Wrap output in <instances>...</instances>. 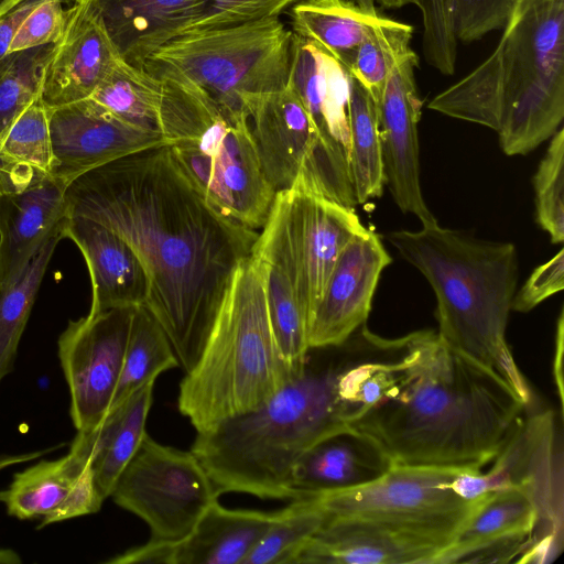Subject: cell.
<instances>
[{"label": "cell", "instance_id": "obj_1", "mask_svg": "<svg viewBox=\"0 0 564 564\" xmlns=\"http://www.w3.org/2000/svg\"><path fill=\"white\" fill-rule=\"evenodd\" d=\"M65 216L90 218L124 239L149 281L144 307L188 372L207 343L237 265L257 230L215 210L194 188L169 145L88 171L65 192Z\"/></svg>", "mask_w": 564, "mask_h": 564}, {"label": "cell", "instance_id": "obj_2", "mask_svg": "<svg viewBox=\"0 0 564 564\" xmlns=\"http://www.w3.org/2000/svg\"><path fill=\"white\" fill-rule=\"evenodd\" d=\"M528 409L497 373L435 330H419L402 337L382 394L349 429L391 467L476 473L497 457Z\"/></svg>", "mask_w": 564, "mask_h": 564}, {"label": "cell", "instance_id": "obj_3", "mask_svg": "<svg viewBox=\"0 0 564 564\" xmlns=\"http://www.w3.org/2000/svg\"><path fill=\"white\" fill-rule=\"evenodd\" d=\"M352 336L333 355L313 357L259 408L197 433L193 454L216 494L236 491L262 499H294L292 471L315 444L348 430L351 410L345 373Z\"/></svg>", "mask_w": 564, "mask_h": 564}, {"label": "cell", "instance_id": "obj_4", "mask_svg": "<svg viewBox=\"0 0 564 564\" xmlns=\"http://www.w3.org/2000/svg\"><path fill=\"white\" fill-rule=\"evenodd\" d=\"M494 52L427 108L495 130L507 155L550 139L564 118V0H513Z\"/></svg>", "mask_w": 564, "mask_h": 564}, {"label": "cell", "instance_id": "obj_5", "mask_svg": "<svg viewBox=\"0 0 564 564\" xmlns=\"http://www.w3.org/2000/svg\"><path fill=\"white\" fill-rule=\"evenodd\" d=\"M386 239L434 291L442 341L497 373L531 405L532 390L506 338L519 276L514 245L480 239L437 221L414 231H391Z\"/></svg>", "mask_w": 564, "mask_h": 564}, {"label": "cell", "instance_id": "obj_6", "mask_svg": "<svg viewBox=\"0 0 564 564\" xmlns=\"http://www.w3.org/2000/svg\"><path fill=\"white\" fill-rule=\"evenodd\" d=\"M302 367L280 352L263 273L250 254L237 265L203 352L180 384L178 410L197 433L208 431L259 408Z\"/></svg>", "mask_w": 564, "mask_h": 564}, {"label": "cell", "instance_id": "obj_7", "mask_svg": "<svg viewBox=\"0 0 564 564\" xmlns=\"http://www.w3.org/2000/svg\"><path fill=\"white\" fill-rule=\"evenodd\" d=\"M293 32L278 18L185 33L155 48L142 67L183 76L226 108L249 117L264 96L289 84Z\"/></svg>", "mask_w": 564, "mask_h": 564}, {"label": "cell", "instance_id": "obj_8", "mask_svg": "<svg viewBox=\"0 0 564 564\" xmlns=\"http://www.w3.org/2000/svg\"><path fill=\"white\" fill-rule=\"evenodd\" d=\"M169 147L182 173L215 210L249 229L263 227L275 192L263 172L247 116L207 95L193 134Z\"/></svg>", "mask_w": 564, "mask_h": 564}, {"label": "cell", "instance_id": "obj_9", "mask_svg": "<svg viewBox=\"0 0 564 564\" xmlns=\"http://www.w3.org/2000/svg\"><path fill=\"white\" fill-rule=\"evenodd\" d=\"M552 410L525 412L520 425L487 470L462 471L452 482L465 499L518 488L531 500L535 525L519 563H551L563 550L562 435Z\"/></svg>", "mask_w": 564, "mask_h": 564}, {"label": "cell", "instance_id": "obj_10", "mask_svg": "<svg viewBox=\"0 0 564 564\" xmlns=\"http://www.w3.org/2000/svg\"><path fill=\"white\" fill-rule=\"evenodd\" d=\"M459 473L390 467L359 487L313 495L326 516L388 523L454 542L485 497L459 496L452 487Z\"/></svg>", "mask_w": 564, "mask_h": 564}, {"label": "cell", "instance_id": "obj_11", "mask_svg": "<svg viewBox=\"0 0 564 564\" xmlns=\"http://www.w3.org/2000/svg\"><path fill=\"white\" fill-rule=\"evenodd\" d=\"M248 120L260 163L275 194L297 187L356 207L349 166L325 148L289 84L261 98Z\"/></svg>", "mask_w": 564, "mask_h": 564}, {"label": "cell", "instance_id": "obj_12", "mask_svg": "<svg viewBox=\"0 0 564 564\" xmlns=\"http://www.w3.org/2000/svg\"><path fill=\"white\" fill-rule=\"evenodd\" d=\"M110 497L142 519L154 541L184 538L218 500L213 481L192 451L162 445L148 434Z\"/></svg>", "mask_w": 564, "mask_h": 564}, {"label": "cell", "instance_id": "obj_13", "mask_svg": "<svg viewBox=\"0 0 564 564\" xmlns=\"http://www.w3.org/2000/svg\"><path fill=\"white\" fill-rule=\"evenodd\" d=\"M134 308L88 313L69 321L58 337V358L70 395L69 414L77 432L98 425L110 409Z\"/></svg>", "mask_w": 564, "mask_h": 564}, {"label": "cell", "instance_id": "obj_14", "mask_svg": "<svg viewBox=\"0 0 564 564\" xmlns=\"http://www.w3.org/2000/svg\"><path fill=\"white\" fill-rule=\"evenodd\" d=\"M51 175L69 184L88 171L170 142L162 134L131 126L93 98L47 109Z\"/></svg>", "mask_w": 564, "mask_h": 564}, {"label": "cell", "instance_id": "obj_15", "mask_svg": "<svg viewBox=\"0 0 564 564\" xmlns=\"http://www.w3.org/2000/svg\"><path fill=\"white\" fill-rule=\"evenodd\" d=\"M417 63L411 50L394 65L377 106L383 183L398 207L425 225L437 220L427 208L420 184L417 123L422 100L415 83Z\"/></svg>", "mask_w": 564, "mask_h": 564}, {"label": "cell", "instance_id": "obj_16", "mask_svg": "<svg viewBox=\"0 0 564 564\" xmlns=\"http://www.w3.org/2000/svg\"><path fill=\"white\" fill-rule=\"evenodd\" d=\"M391 257L379 236L365 228L343 249L308 325L310 350L339 346L361 328Z\"/></svg>", "mask_w": 564, "mask_h": 564}, {"label": "cell", "instance_id": "obj_17", "mask_svg": "<svg viewBox=\"0 0 564 564\" xmlns=\"http://www.w3.org/2000/svg\"><path fill=\"white\" fill-rule=\"evenodd\" d=\"M251 254L263 273L270 319L280 352L290 366L299 369L310 352V316L292 248L284 191L275 194Z\"/></svg>", "mask_w": 564, "mask_h": 564}, {"label": "cell", "instance_id": "obj_18", "mask_svg": "<svg viewBox=\"0 0 564 564\" xmlns=\"http://www.w3.org/2000/svg\"><path fill=\"white\" fill-rule=\"evenodd\" d=\"M452 543L398 525L325 514L293 564H434Z\"/></svg>", "mask_w": 564, "mask_h": 564}, {"label": "cell", "instance_id": "obj_19", "mask_svg": "<svg viewBox=\"0 0 564 564\" xmlns=\"http://www.w3.org/2000/svg\"><path fill=\"white\" fill-rule=\"evenodd\" d=\"M120 56L94 1L72 0L43 70L42 102L52 109L90 98Z\"/></svg>", "mask_w": 564, "mask_h": 564}, {"label": "cell", "instance_id": "obj_20", "mask_svg": "<svg viewBox=\"0 0 564 564\" xmlns=\"http://www.w3.org/2000/svg\"><path fill=\"white\" fill-rule=\"evenodd\" d=\"M275 512L229 509L213 502L193 530L176 541L149 540L107 561L111 564H243Z\"/></svg>", "mask_w": 564, "mask_h": 564}, {"label": "cell", "instance_id": "obj_21", "mask_svg": "<svg viewBox=\"0 0 564 564\" xmlns=\"http://www.w3.org/2000/svg\"><path fill=\"white\" fill-rule=\"evenodd\" d=\"M284 192L292 248L311 319L343 249L366 227L355 208L297 187Z\"/></svg>", "mask_w": 564, "mask_h": 564}, {"label": "cell", "instance_id": "obj_22", "mask_svg": "<svg viewBox=\"0 0 564 564\" xmlns=\"http://www.w3.org/2000/svg\"><path fill=\"white\" fill-rule=\"evenodd\" d=\"M104 500L91 462L74 448L58 459H41L15 473L10 486L0 491V501L9 516L40 519L39 529L96 513Z\"/></svg>", "mask_w": 564, "mask_h": 564}, {"label": "cell", "instance_id": "obj_23", "mask_svg": "<svg viewBox=\"0 0 564 564\" xmlns=\"http://www.w3.org/2000/svg\"><path fill=\"white\" fill-rule=\"evenodd\" d=\"M61 232L78 247L85 259L91 282L88 313L144 306L149 293L148 275L124 239L83 216H65Z\"/></svg>", "mask_w": 564, "mask_h": 564}, {"label": "cell", "instance_id": "obj_24", "mask_svg": "<svg viewBox=\"0 0 564 564\" xmlns=\"http://www.w3.org/2000/svg\"><path fill=\"white\" fill-rule=\"evenodd\" d=\"M289 85L325 148L349 166V84L346 68L312 41L293 34Z\"/></svg>", "mask_w": 564, "mask_h": 564}, {"label": "cell", "instance_id": "obj_25", "mask_svg": "<svg viewBox=\"0 0 564 564\" xmlns=\"http://www.w3.org/2000/svg\"><path fill=\"white\" fill-rule=\"evenodd\" d=\"M67 186L48 174L21 189L0 194V286L18 279L59 229Z\"/></svg>", "mask_w": 564, "mask_h": 564}, {"label": "cell", "instance_id": "obj_26", "mask_svg": "<svg viewBox=\"0 0 564 564\" xmlns=\"http://www.w3.org/2000/svg\"><path fill=\"white\" fill-rule=\"evenodd\" d=\"M390 467L371 441L348 429L318 442L299 459L291 479L294 499L359 487L379 478Z\"/></svg>", "mask_w": 564, "mask_h": 564}, {"label": "cell", "instance_id": "obj_27", "mask_svg": "<svg viewBox=\"0 0 564 564\" xmlns=\"http://www.w3.org/2000/svg\"><path fill=\"white\" fill-rule=\"evenodd\" d=\"M154 382L111 408L95 427L79 431L70 444L89 458L100 496L110 497L117 479L137 453L147 432Z\"/></svg>", "mask_w": 564, "mask_h": 564}, {"label": "cell", "instance_id": "obj_28", "mask_svg": "<svg viewBox=\"0 0 564 564\" xmlns=\"http://www.w3.org/2000/svg\"><path fill=\"white\" fill-rule=\"evenodd\" d=\"M121 57L142 67L202 0H93Z\"/></svg>", "mask_w": 564, "mask_h": 564}, {"label": "cell", "instance_id": "obj_29", "mask_svg": "<svg viewBox=\"0 0 564 564\" xmlns=\"http://www.w3.org/2000/svg\"><path fill=\"white\" fill-rule=\"evenodd\" d=\"M293 34L312 41L345 68L367 34L384 17L355 0H301L290 10Z\"/></svg>", "mask_w": 564, "mask_h": 564}, {"label": "cell", "instance_id": "obj_30", "mask_svg": "<svg viewBox=\"0 0 564 564\" xmlns=\"http://www.w3.org/2000/svg\"><path fill=\"white\" fill-rule=\"evenodd\" d=\"M47 108L40 96L14 120L0 142V194L21 189L51 174Z\"/></svg>", "mask_w": 564, "mask_h": 564}, {"label": "cell", "instance_id": "obj_31", "mask_svg": "<svg viewBox=\"0 0 564 564\" xmlns=\"http://www.w3.org/2000/svg\"><path fill=\"white\" fill-rule=\"evenodd\" d=\"M348 84L349 172L358 205L382 195L383 169L378 106L371 95L349 74Z\"/></svg>", "mask_w": 564, "mask_h": 564}, {"label": "cell", "instance_id": "obj_32", "mask_svg": "<svg viewBox=\"0 0 564 564\" xmlns=\"http://www.w3.org/2000/svg\"><path fill=\"white\" fill-rule=\"evenodd\" d=\"M161 91L160 78L120 56L90 98L118 119L137 128L160 133Z\"/></svg>", "mask_w": 564, "mask_h": 564}, {"label": "cell", "instance_id": "obj_33", "mask_svg": "<svg viewBox=\"0 0 564 564\" xmlns=\"http://www.w3.org/2000/svg\"><path fill=\"white\" fill-rule=\"evenodd\" d=\"M180 366L165 332L144 307L134 308L124 361L110 409L169 369ZM109 409V410H110Z\"/></svg>", "mask_w": 564, "mask_h": 564}, {"label": "cell", "instance_id": "obj_34", "mask_svg": "<svg viewBox=\"0 0 564 564\" xmlns=\"http://www.w3.org/2000/svg\"><path fill=\"white\" fill-rule=\"evenodd\" d=\"M61 227L39 249L13 282L0 286V384L13 370L19 344L57 243Z\"/></svg>", "mask_w": 564, "mask_h": 564}, {"label": "cell", "instance_id": "obj_35", "mask_svg": "<svg viewBox=\"0 0 564 564\" xmlns=\"http://www.w3.org/2000/svg\"><path fill=\"white\" fill-rule=\"evenodd\" d=\"M325 520L313 494L291 499L248 554L243 564H293Z\"/></svg>", "mask_w": 564, "mask_h": 564}, {"label": "cell", "instance_id": "obj_36", "mask_svg": "<svg viewBox=\"0 0 564 564\" xmlns=\"http://www.w3.org/2000/svg\"><path fill=\"white\" fill-rule=\"evenodd\" d=\"M412 35L410 24L384 18L361 41L346 67L377 105L392 68L412 50Z\"/></svg>", "mask_w": 564, "mask_h": 564}, {"label": "cell", "instance_id": "obj_37", "mask_svg": "<svg viewBox=\"0 0 564 564\" xmlns=\"http://www.w3.org/2000/svg\"><path fill=\"white\" fill-rule=\"evenodd\" d=\"M534 525L535 510L529 497L518 488L498 489L485 495L449 546H465L516 532H529L532 536Z\"/></svg>", "mask_w": 564, "mask_h": 564}, {"label": "cell", "instance_id": "obj_38", "mask_svg": "<svg viewBox=\"0 0 564 564\" xmlns=\"http://www.w3.org/2000/svg\"><path fill=\"white\" fill-rule=\"evenodd\" d=\"M54 44L8 54L0 62V142L21 112L40 96Z\"/></svg>", "mask_w": 564, "mask_h": 564}, {"label": "cell", "instance_id": "obj_39", "mask_svg": "<svg viewBox=\"0 0 564 564\" xmlns=\"http://www.w3.org/2000/svg\"><path fill=\"white\" fill-rule=\"evenodd\" d=\"M533 176L535 218L552 243L564 241V129L551 138Z\"/></svg>", "mask_w": 564, "mask_h": 564}, {"label": "cell", "instance_id": "obj_40", "mask_svg": "<svg viewBox=\"0 0 564 564\" xmlns=\"http://www.w3.org/2000/svg\"><path fill=\"white\" fill-rule=\"evenodd\" d=\"M299 1L301 0H202L183 19L174 36L278 18Z\"/></svg>", "mask_w": 564, "mask_h": 564}, {"label": "cell", "instance_id": "obj_41", "mask_svg": "<svg viewBox=\"0 0 564 564\" xmlns=\"http://www.w3.org/2000/svg\"><path fill=\"white\" fill-rule=\"evenodd\" d=\"M513 0H452L457 41L473 42L502 29Z\"/></svg>", "mask_w": 564, "mask_h": 564}, {"label": "cell", "instance_id": "obj_42", "mask_svg": "<svg viewBox=\"0 0 564 564\" xmlns=\"http://www.w3.org/2000/svg\"><path fill=\"white\" fill-rule=\"evenodd\" d=\"M72 0H44L36 6L18 29L9 54L55 44L61 37Z\"/></svg>", "mask_w": 564, "mask_h": 564}, {"label": "cell", "instance_id": "obj_43", "mask_svg": "<svg viewBox=\"0 0 564 564\" xmlns=\"http://www.w3.org/2000/svg\"><path fill=\"white\" fill-rule=\"evenodd\" d=\"M564 289V249L533 270L518 292L511 311L527 313Z\"/></svg>", "mask_w": 564, "mask_h": 564}, {"label": "cell", "instance_id": "obj_44", "mask_svg": "<svg viewBox=\"0 0 564 564\" xmlns=\"http://www.w3.org/2000/svg\"><path fill=\"white\" fill-rule=\"evenodd\" d=\"M44 0H10L0 10V62L9 54L10 44L30 12Z\"/></svg>", "mask_w": 564, "mask_h": 564}, {"label": "cell", "instance_id": "obj_45", "mask_svg": "<svg viewBox=\"0 0 564 564\" xmlns=\"http://www.w3.org/2000/svg\"><path fill=\"white\" fill-rule=\"evenodd\" d=\"M564 343V312H560L555 333V354L553 360V377L558 394L561 413H563V344Z\"/></svg>", "mask_w": 564, "mask_h": 564}, {"label": "cell", "instance_id": "obj_46", "mask_svg": "<svg viewBox=\"0 0 564 564\" xmlns=\"http://www.w3.org/2000/svg\"><path fill=\"white\" fill-rule=\"evenodd\" d=\"M51 451H52V448L44 449V451L42 449V451H36V452H30V453H24V454H18V455L0 454V470L6 469V468L17 465V464H22L25 462H30V460L40 458Z\"/></svg>", "mask_w": 564, "mask_h": 564}, {"label": "cell", "instance_id": "obj_47", "mask_svg": "<svg viewBox=\"0 0 564 564\" xmlns=\"http://www.w3.org/2000/svg\"><path fill=\"white\" fill-rule=\"evenodd\" d=\"M375 1H378L381 6H383L386 8H391V9H399L404 6H409V4L417 6V0H375Z\"/></svg>", "mask_w": 564, "mask_h": 564}, {"label": "cell", "instance_id": "obj_48", "mask_svg": "<svg viewBox=\"0 0 564 564\" xmlns=\"http://www.w3.org/2000/svg\"><path fill=\"white\" fill-rule=\"evenodd\" d=\"M360 7L367 9V10H371V11H377L376 10V7H375V0H355Z\"/></svg>", "mask_w": 564, "mask_h": 564}, {"label": "cell", "instance_id": "obj_49", "mask_svg": "<svg viewBox=\"0 0 564 564\" xmlns=\"http://www.w3.org/2000/svg\"><path fill=\"white\" fill-rule=\"evenodd\" d=\"M10 0H0V10L9 2Z\"/></svg>", "mask_w": 564, "mask_h": 564}]
</instances>
